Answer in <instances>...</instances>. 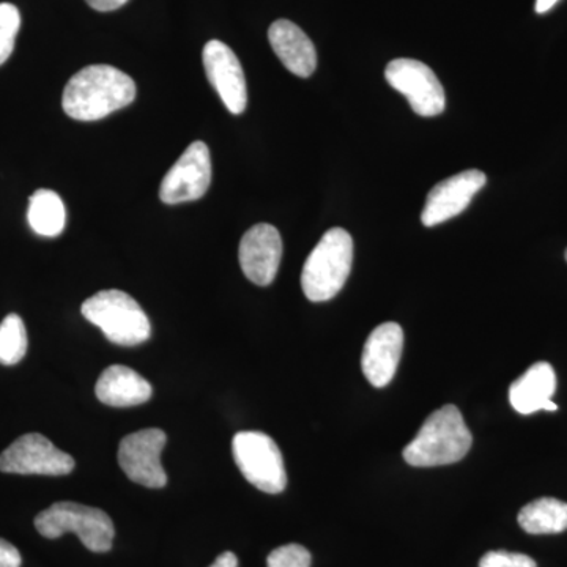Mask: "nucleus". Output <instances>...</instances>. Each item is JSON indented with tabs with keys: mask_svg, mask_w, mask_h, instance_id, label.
Here are the masks:
<instances>
[{
	"mask_svg": "<svg viewBox=\"0 0 567 567\" xmlns=\"http://www.w3.org/2000/svg\"><path fill=\"white\" fill-rule=\"evenodd\" d=\"M136 99V84L111 65H89L78 71L63 91L62 106L74 121L95 122L123 110Z\"/></svg>",
	"mask_w": 567,
	"mask_h": 567,
	"instance_id": "1",
	"label": "nucleus"
},
{
	"mask_svg": "<svg viewBox=\"0 0 567 567\" xmlns=\"http://www.w3.org/2000/svg\"><path fill=\"white\" fill-rule=\"evenodd\" d=\"M473 436L461 410L445 405L424 421L415 439L406 445L404 458L412 466L456 464L468 454Z\"/></svg>",
	"mask_w": 567,
	"mask_h": 567,
	"instance_id": "2",
	"label": "nucleus"
},
{
	"mask_svg": "<svg viewBox=\"0 0 567 567\" xmlns=\"http://www.w3.org/2000/svg\"><path fill=\"white\" fill-rule=\"evenodd\" d=\"M353 264V240L341 227L324 233L309 254L301 271V287L315 303L331 300L341 292Z\"/></svg>",
	"mask_w": 567,
	"mask_h": 567,
	"instance_id": "3",
	"label": "nucleus"
},
{
	"mask_svg": "<svg viewBox=\"0 0 567 567\" xmlns=\"http://www.w3.org/2000/svg\"><path fill=\"white\" fill-rule=\"evenodd\" d=\"M81 312L112 344L134 347L151 338V320L144 309L122 290H102L93 295L82 303Z\"/></svg>",
	"mask_w": 567,
	"mask_h": 567,
	"instance_id": "4",
	"label": "nucleus"
},
{
	"mask_svg": "<svg viewBox=\"0 0 567 567\" xmlns=\"http://www.w3.org/2000/svg\"><path fill=\"white\" fill-rule=\"evenodd\" d=\"M35 528L48 539L74 533L82 546L95 554L110 551L115 536L114 524L104 511L73 502L54 503L41 511L35 517Z\"/></svg>",
	"mask_w": 567,
	"mask_h": 567,
	"instance_id": "5",
	"label": "nucleus"
},
{
	"mask_svg": "<svg viewBox=\"0 0 567 567\" xmlns=\"http://www.w3.org/2000/svg\"><path fill=\"white\" fill-rule=\"evenodd\" d=\"M235 464L249 484L265 494H281L287 486L286 466L275 440L264 432H238L234 436Z\"/></svg>",
	"mask_w": 567,
	"mask_h": 567,
	"instance_id": "6",
	"label": "nucleus"
},
{
	"mask_svg": "<svg viewBox=\"0 0 567 567\" xmlns=\"http://www.w3.org/2000/svg\"><path fill=\"white\" fill-rule=\"evenodd\" d=\"M388 84L409 100L421 117H435L446 106L445 89L431 66L415 59H394L386 65Z\"/></svg>",
	"mask_w": 567,
	"mask_h": 567,
	"instance_id": "7",
	"label": "nucleus"
},
{
	"mask_svg": "<svg viewBox=\"0 0 567 567\" xmlns=\"http://www.w3.org/2000/svg\"><path fill=\"white\" fill-rule=\"evenodd\" d=\"M74 465L70 454L41 434L22 435L0 454V472L11 475L65 476Z\"/></svg>",
	"mask_w": 567,
	"mask_h": 567,
	"instance_id": "8",
	"label": "nucleus"
},
{
	"mask_svg": "<svg viewBox=\"0 0 567 567\" xmlns=\"http://www.w3.org/2000/svg\"><path fill=\"white\" fill-rule=\"evenodd\" d=\"M167 436L162 429H144L126 435L118 446V464L133 483L148 488H163L167 475L162 454Z\"/></svg>",
	"mask_w": 567,
	"mask_h": 567,
	"instance_id": "9",
	"label": "nucleus"
},
{
	"mask_svg": "<svg viewBox=\"0 0 567 567\" xmlns=\"http://www.w3.org/2000/svg\"><path fill=\"white\" fill-rule=\"evenodd\" d=\"M212 173V156L207 144L193 142L163 178L159 197L167 205L200 199L210 188Z\"/></svg>",
	"mask_w": 567,
	"mask_h": 567,
	"instance_id": "10",
	"label": "nucleus"
},
{
	"mask_svg": "<svg viewBox=\"0 0 567 567\" xmlns=\"http://www.w3.org/2000/svg\"><path fill=\"white\" fill-rule=\"evenodd\" d=\"M204 69L208 81L230 114H241L248 104L244 66L235 52L219 40L205 44Z\"/></svg>",
	"mask_w": 567,
	"mask_h": 567,
	"instance_id": "11",
	"label": "nucleus"
},
{
	"mask_svg": "<svg viewBox=\"0 0 567 567\" xmlns=\"http://www.w3.org/2000/svg\"><path fill=\"white\" fill-rule=\"evenodd\" d=\"M486 182V174L477 169L464 171L440 182L427 194L421 221L425 227H434L461 215Z\"/></svg>",
	"mask_w": 567,
	"mask_h": 567,
	"instance_id": "12",
	"label": "nucleus"
},
{
	"mask_svg": "<svg viewBox=\"0 0 567 567\" xmlns=\"http://www.w3.org/2000/svg\"><path fill=\"white\" fill-rule=\"evenodd\" d=\"M282 257L281 234L271 224H256L244 235L238 248L241 270L256 286H270Z\"/></svg>",
	"mask_w": 567,
	"mask_h": 567,
	"instance_id": "13",
	"label": "nucleus"
},
{
	"mask_svg": "<svg viewBox=\"0 0 567 567\" xmlns=\"http://www.w3.org/2000/svg\"><path fill=\"white\" fill-rule=\"evenodd\" d=\"M404 350V331L401 324L388 322L379 324L363 349L361 368L372 386L385 388L394 379Z\"/></svg>",
	"mask_w": 567,
	"mask_h": 567,
	"instance_id": "14",
	"label": "nucleus"
},
{
	"mask_svg": "<svg viewBox=\"0 0 567 567\" xmlns=\"http://www.w3.org/2000/svg\"><path fill=\"white\" fill-rule=\"evenodd\" d=\"M268 40L279 61L295 76L309 78L315 73L317 69L315 43L292 21H275L268 29Z\"/></svg>",
	"mask_w": 567,
	"mask_h": 567,
	"instance_id": "15",
	"label": "nucleus"
},
{
	"mask_svg": "<svg viewBox=\"0 0 567 567\" xmlns=\"http://www.w3.org/2000/svg\"><path fill=\"white\" fill-rule=\"evenodd\" d=\"M557 391V375L548 363H536L518 377L509 388V401L520 415H533L539 410L557 412L558 405L551 401Z\"/></svg>",
	"mask_w": 567,
	"mask_h": 567,
	"instance_id": "16",
	"label": "nucleus"
},
{
	"mask_svg": "<svg viewBox=\"0 0 567 567\" xmlns=\"http://www.w3.org/2000/svg\"><path fill=\"white\" fill-rule=\"evenodd\" d=\"M96 398L110 406H136L152 398L151 383L128 365H110L100 375L95 386Z\"/></svg>",
	"mask_w": 567,
	"mask_h": 567,
	"instance_id": "17",
	"label": "nucleus"
},
{
	"mask_svg": "<svg viewBox=\"0 0 567 567\" xmlns=\"http://www.w3.org/2000/svg\"><path fill=\"white\" fill-rule=\"evenodd\" d=\"M518 525L529 535H558L567 529V503L557 498H539L522 507Z\"/></svg>",
	"mask_w": 567,
	"mask_h": 567,
	"instance_id": "18",
	"label": "nucleus"
},
{
	"mask_svg": "<svg viewBox=\"0 0 567 567\" xmlns=\"http://www.w3.org/2000/svg\"><path fill=\"white\" fill-rule=\"evenodd\" d=\"M29 224L41 237H58L65 229V205L58 193L51 189H39L29 200Z\"/></svg>",
	"mask_w": 567,
	"mask_h": 567,
	"instance_id": "19",
	"label": "nucleus"
},
{
	"mask_svg": "<svg viewBox=\"0 0 567 567\" xmlns=\"http://www.w3.org/2000/svg\"><path fill=\"white\" fill-rule=\"evenodd\" d=\"M28 352V331L20 316L9 315L0 323V364L20 363Z\"/></svg>",
	"mask_w": 567,
	"mask_h": 567,
	"instance_id": "20",
	"label": "nucleus"
},
{
	"mask_svg": "<svg viewBox=\"0 0 567 567\" xmlns=\"http://www.w3.org/2000/svg\"><path fill=\"white\" fill-rule=\"evenodd\" d=\"M20 28V10L11 3H0V65L9 61Z\"/></svg>",
	"mask_w": 567,
	"mask_h": 567,
	"instance_id": "21",
	"label": "nucleus"
},
{
	"mask_svg": "<svg viewBox=\"0 0 567 567\" xmlns=\"http://www.w3.org/2000/svg\"><path fill=\"white\" fill-rule=\"evenodd\" d=\"M311 554L298 544L276 548L267 558V567H311Z\"/></svg>",
	"mask_w": 567,
	"mask_h": 567,
	"instance_id": "22",
	"label": "nucleus"
},
{
	"mask_svg": "<svg viewBox=\"0 0 567 567\" xmlns=\"http://www.w3.org/2000/svg\"><path fill=\"white\" fill-rule=\"evenodd\" d=\"M480 567H537V565L528 555L495 550L488 551L481 558Z\"/></svg>",
	"mask_w": 567,
	"mask_h": 567,
	"instance_id": "23",
	"label": "nucleus"
},
{
	"mask_svg": "<svg viewBox=\"0 0 567 567\" xmlns=\"http://www.w3.org/2000/svg\"><path fill=\"white\" fill-rule=\"evenodd\" d=\"M20 550L13 544L0 539V567H21Z\"/></svg>",
	"mask_w": 567,
	"mask_h": 567,
	"instance_id": "24",
	"label": "nucleus"
},
{
	"mask_svg": "<svg viewBox=\"0 0 567 567\" xmlns=\"http://www.w3.org/2000/svg\"><path fill=\"white\" fill-rule=\"evenodd\" d=\"M85 2L96 11H114L125 6L128 0H85Z\"/></svg>",
	"mask_w": 567,
	"mask_h": 567,
	"instance_id": "25",
	"label": "nucleus"
},
{
	"mask_svg": "<svg viewBox=\"0 0 567 567\" xmlns=\"http://www.w3.org/2000/svg\"><path fill=\"white\" fill-rule=\"evenodd\" d=\"M210 567H238L237 555L233 551H224Z\"/></svg>",
	"mask_w": 567,
	"mask_h": 567,
	"instance_id": "26",
	"label": "nucleus"
},
{
	"mask_svg": "<svg viewBox=\"0 0 567 567\" xmlns=\"http://www.w3.org/2000/svg\"><path fill=\"white\" fill-rule=\"evenodd\" d=\"M559 0H536V13H547L548 10L554 9Z\"/></svg>",
	"mask_w": 567,
	"mask_h": 567,
	"instance_id": "27",
	"label": "nucleus"
},
{
	"mask_svg": "<svg viewBox=\"0 0 567 567\" xmlns=\"http://www.w3.org/2000/svg\"><path fill=\"white\" fill-rule=\"evenodd\" d=\"M566 260H567V249H566Z\"/></svg>",
	"mask_w": 567,
	"mask_h": 567,
	"instance_id": "28",
	"label": "nucleus"
}]
</instances>
